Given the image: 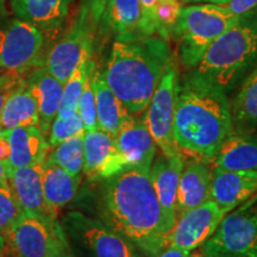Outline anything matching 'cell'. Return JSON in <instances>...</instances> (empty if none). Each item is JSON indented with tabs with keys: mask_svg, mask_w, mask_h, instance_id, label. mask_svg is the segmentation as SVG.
<instances>
[{
	"mask_svg": "<svg viewBox=\"0 0 257 257\" xmlns=\"http://www.w3.org/2000/svg\"><path fill=\"white\" fill-rule=\"evenodd\" d=\"M100 213L106 225L148 257L167 246L168 229L150 168L126 167L104 180Z\"/></svg>",
	"mask_w": 257,
	"mask_h": 257,
	"instance_id": "6da1fadb",
	"label": "cell"
},
{
	"mask_svg": "<svg viewBox=\"0 0 257 257\" xmlns=\"http://www.w3.org/2000/svg\"><path fill=\"white\" fill-rule=\"evenodd\" d=\"M173 131L184 155L212 163L221 144L233 133L227 95L192 72L179 81Z\"/></svg>",
	"mask_w": 257,
	"mask_h": 257,
	"instance_id": "7a4b0ae2",
	"label": "cell"
},
{
	"mask_svg": "<svg viewBox=\"0 0 257 257\" xmlns=\"http://www.w3.org/2000/svg\"><path fill=\"white\" fill-rule=\"evenodd\" d=\"M173 64L167 41L160 36L117 40L104 76L107 85L133 115L144 113L166 70Z\"/></svg>",
	"mask_w": 257,
	"mask_h": 257,
	"instance_id": "3957f363",
	"label": "cell"
},
{
	"mask_svg": "<svg viewBox=\"0 0 257 257\" xmlns=\"http://www.w3.org/2000/svg\"><path fill=\"white\" fill-rule=\"evenodd\" d=\"M257 66V10L239 17L205 51L194 72L223 91H233Z\"/></svg>",
	"mask_w": 257,
	"mask_h": 257,
	"instance_id": "277c9868",
	"label": "cell"
},
{
	"mask_svg": "<svg viewBox=\"0 0 257 257\" xmlns=\"http://www.w3.org/2000/svg\"><path fill=\"white\" fill-rule=\"evenodd\" d=\"M238 19L225 6L211 3L182 8L172 32L182 66L194 69L207 48Z\"/></svg>",
	"mask_w": 257,
	"mask_h": 257,
	"instance_id": "5b68a950",
	"label": "cell"
},
{
	"mask_svg": "<svg viewBox=\"0 0 257 257\" xmlns=\"http://www.w3.org/2000/svg\"><path fill=\"white\" fill-rule=\"evenodd\" d=\"M200 249L205 257H257V193L225 214Z\"/></svg>",
	"mask_w": 257,
	"mask_h": 257,
	"instance_id": "8992f818",
	"label": "cell"
},
{
	"mask_svg": "<svg viewBox=\"0 0 257 257\" xmlns=\"http://www.w3.org/2000/svg\"><path fill=\"white\" fill-rule=\"evenodd\" d=\"M100 19L93 3L83 6L68 31L50 48L41 66L64 83L82 60L92 57L95 21Z\"/></svg>",
	"mask_w": 257,
	"mask_h": 257,
	"instance_id": "52a82bcc",
	"label": "cell"
},
{
	"mask_svg": "<svg viewBox=\"0 0 257 257\" xmlns=\"http://www.w3.org/2000/svg\"><path fill=\"white\" fill-rule=\"evenodd\" d=\"M43 32L28 22L16 18L0 25V72L25 74L41 66Z\"/></svg>",
	"mask_w": 257,
	"mask_h": 257,
	"instance_id": "ba28073f",
	"label": "cell"
},
{
	"mask_svg": "<svg viewBox=\"0 0 257 257\" xmlns=\"http://www.w3.org/2000/svg\"><path fill=\"white\" fill-rule=\"evenodd\" d=\"M178 86V69L172 64L161 78L152 100L144 111L147 125L157 148L163 155L169 157L184 155L176 146L173 131Z\"/></svg>",
	"mask_w": 257,
	"mask_h": 257,
	"instance_id": "9c48e42d",
	"label": "cell"
},
{
	"mask_svg": "<svg viewBox=\"0 0 257 257\" xmlns=\"http://www.w3.org/2000/svg\"><path fill=\"white\" fill-rule=\"evenodd\" d=\"M224 216V212L212 200L179 214L167 234V246H175L189 252L200 248L214 233Z\"/></svg>",
	"mask_w": 257,
	"mask_h": 257,
	"instance_id": "30bf717a",
	"label": "cell"
},
{
	"mask_svg": "<svg viewBox=\"0 0 257 257\" xmlns=\"http://www.w3.org/2000/svg\"><path fill=\"white\" fill-rule=\"evenodd\" d=\"M63 224L94 257H136L133 245L104 221L73 212L64 218Z\"/></svg>",
	"mask_w": 257,
	"mask_h": 257,
	"instance_id": "8fae6325",
	"label": "cell"
},
{
	"mask_svg": "<svg viewBox=\"0 0 257 257\" xmlns=\"http://www.w3.org/2000/svg\"><path fill=\"white\" fill-rule=\"evenodd\" d=\"M61 225L51 226L37 218L25 216L4 236L8 256L47 257L57 240L64 238Z\"/></svg>",
	"mask_w": 257,
	"mask_h": 257,
	"instance_id": "7c38bea8",
	"label": "cell"
},
{
	"mask_svg": "<svg viewBox=\"0 0 257 257\" xmlns=\"http://www.w3.org/2000/svg\"><path fill=\"white\" fill-rule=\"evenodd\" d=\"M8 186L27 216L37 218L48 225L56 226L57 216L47 204L43 192V163L36 166L10 168Z\"/></svg>",
	"mask_w": 257,
	"mask_h": 257,
	"instance_id": "4fadbf2b",
	"label": "cell"
},
{
	"mask_svg": "<svg viewBox=\"0 0 257 257\" xmlns=\"http://www.w3.org/2000/svg\"><path fill=\"white\" fill-rule=\"evenodd\" d=\"M126 168L115 137L100 128L83 135V174L89 180H106Z\"/></svg>",
	"mask_w": 257,
	"mask_h": 257,
	"instance_id": "5bb4252c",
	"label": "cell"
},
{
	"mask_svg": "<svg viewBox=\"0 0 257 257\" xmlns=\"http://www.w3.org/2000/svg\"><path fill=\"white\" fill-rule=\"evenodd\" d=\"M114 137L125 166L150 168L156 156L157 146L148 127L144 113L125 115Z\"/></svg>",
	"mask_w": 257,
	"mask_h": 257,
	"instance_id": "9a60e30c",
	"label": "cell"
},
{
	"mask_svg": "<svg viewBox=\"0 0 257 257\" xmlns=\"http://www.w3.org/2000/svg\"><path fill=\"white\" fill-rule=\"evenodd\" d=\"M257 193V172L212 168L211 200L225 214L229 213Z\"/></svg>",
	"mask_w": 257,
	"mask_h": 257,
	"instance_id": "2e32d148",
	"label": "cell"
},
{
	"mask_svg": "<svg viewBox=\"0 0 257 257\" xmlns=\"http://www.w3.org/2000/svg\"><path fill=\"white\" fill-rule=\"evenodd\" d=\"M184 163V155L169 157L161 153L150 166V176L168 231L176 220V198Z\"/></svg>",
	"mask_w": 257,
	"mask_h": 257,
	"instance_id": "e0dca14e",
	"label": "cell"
},
{
	"mask_svg": "<svg viewBox=\"0 0 257 257\" xmlns=\"http://www.w3.org/2000/svg\"><path fill=\"white\" fill-rule=\"evenodd\" d=\"M212 168L211 162L200 159L191 157V160L185 161L176 198V218L211 200Z\"/></svg>",
	"mask_w": 257,
	"mask_h": 257,
	"instance_id": "ac0fdd59",
	"label": "cell"
},
{
	"mask_svg": "<svg viewBox=\"0 0 257 257\" xmlns=\"http://www.w3.org/2000/svg\"><path fill=\"white\" fill-rule=\"evenodd\" d=\"M25 83L36 100L38 108V127L48 135L50 125L59 112L63 94V83L38 66L25 78Z\"/></svg>",
	"mask_w": 257,
	"mask_h": 257,
	"instance_id": "d6986e66",
	"label": "cell"
},
{
	"mask_svg": "<svg viewBox=\"0 0 257 257\" xmlns=\"http://www.w3.org/2000/svg\"><path fill=\"white\" fill-rule=\"evenodd\" d=\"M3 131L10 144V168L42 165L46 161L50 146L40 127L19 126Z\"/></svg>",
	"mask_w": 257,
	"mask_h": 257,
	"instance_id": "ffe728a7",
	"label": "cell"
},
{
	"mask_svg": "<svg viewBox=\"0 0 257 257\" xmlns=\"http://www.w3.org/2000/svg\"><path fill=\"white\" fill-rule=\"evenodd\" d=\"M74 0H10L16 18L28 22L42 32L53 31L66 19Z\"/></svg>",
	"mask_w": 257,
	"mask_h": 257,
	"instance_id": "44dd1931",
	"label": "cell"
},
{
	"mask_svg": "<svg viewBox=\"0 0 257 257\" xmlns=\"http://www.w3.org/2000/svg\"><path fill=\"white\" fill-rule=\"evenodd\" d=\"M212 165L229 170L257 172V133H232L221 144Z\"/></svg>",
	"mask_w": 257,
	"mask_h": 257,
	"instance_id": "7402d4cb",
	"label": "cell"
},
{
	"mask_svg": "<svg viewBox=\"0 0 257 257\" xmlns=\"http://www.w3.org/2000/svg\"><path fill=\"white\" fill-rule=\"evenodd\" d=\"M100 18L114 31L117 40L130 41L146 37L142 31L140 0H105Z\"/></svg>",
	"mask_w": 257,
	"mask_h": 257,
	"instance_id": "603a6c76",
	"label": "cell"
},
{
	"mask_svg": "<svg viewBox=\"0 0 257 257\" xmlns=\"http://www.w3.org/2000/svg\"><path fill=\"white\" fill-rule=\"evenodd\" d=\"M92 82L95 95L98 128L115 136L125 115L130 113L124 107L119 98L107 85L104 73L96 72L94 69L92 75Z\"/></svg>",
	"mask_w": 257,
	"mask_h": 257,
	"instance_id": "cb8c5ba5",
	"label": "cell"
},
{
	"mask_svg": "<svg viewBox=\"0 0 257 257\" xmlns=\"http://www.w3.org/2000/svg\"><path fill=\"white\" fill-rule=\"evenodd\" d=\"M43 192L47 204L54 213L69 204L78 193L80 178L74 176L55 163L43 162Z\"/></svg>",
	"mask_w": 257,
	"mask_h": 257,
	"instance_id": "d4e9b609",
	"label": "cell"
},
{
	"mask_svg": "<svg viewBox=\"0 0 257 257\" xmlns=\"http://www.w3.org/2000/svg\"><path fill=\"white\" fill-rule=\"evenodd\" d=\"M0 126L3 130L19 126H38L37 104L25 83V79L6 99L0 111Z\"/></svg>",
	"mask_w": 257,
	"mask_h": 257,
	"instance_id": "484cf974",
	"label": "cell"
},
{
	"mask_svg": "<svg viewBox=\"0 0 257 257\" xmlns=\"http://www.w3.org/2000/svg\"><path fill=\"white\" fill-rule=\"evenodd\" d=\"M233 133L257 130V66L244 80L239 92L231 102Z\"/></svg>",
	"mask_w": 257,
	"mask_h": 257,
	"instance_id": "4316f807",
	"label": "cell"
},
{
	"mask_svg": "<svg viewBox=\"0 0 257 257\" xmlns=\"http://www.w3.org/2000/svg\"><path fill=\"white\" fill-rule=\"evenodd\" d=\"M83 134L76 135L69 140L54 147L48 154L46 161L62 167L74 176L81 178L83 169Z\"/></svg>",
	"mask_w": 257,
	"mask_h": 257,
	"instance_id": "83f0119b",
	"label": "cell"
},
{
	"mask_svg": "<svg viewBox=\"0 0 257 257\" xmlns=\"http://www.w3.org/2000/svg\"><path fill=\"white\" fill-rule=\"evenodd\" d=\"M93 66H94V62L92 61V57L82 60L81 63L76 67V69L69 76V79L63 83L62 100H61L57 115L66 117V115H70L78 112L80 96H81L86 80H87Z\"/></svg>",
	"mask_w": 257,
	"mask_h": 257,
	"instance_id": "f1b7e54d",
	"label": "cell"
},
{
	"mask_svg": "<svg viewBox=\"0 0 257 257\" xmlns=\"http://www.w3.org/2000/svg\"><path fill=\"white\" fill-rule=\"evenodd\" d=\"M85 131V124H83L79 112L66 115V117L56 115L50 125L49 131H48V137H49L48 143L54 148L76 135L83 134Z\"/></svg>",
	"mask_w": 257,
	"mask_h": 257,
	"instance_id": "f546056e",
	"label": "cell"
},
{
	"mask_svg": "<svg viewBox=\"0 0 257 257\" xmlns=\"http://www.w3.org/2000/svg\"><path fill=\"white\" fill-rule=\"evenodd\" d=\"M182 10V0H159L155 9V34L168 40L172 37L173 29L178 22L180 12Z\"/></svg>",
	"mask_w": 257,
	"mask_h": 257,
	"instance_id": "4dcf8cb0",
	"label": "cell"
},
{
	"mask_svg": "<svg viewBox=\"0 0 257 257\" xmlns=\"http://www.w3.org/2000/svg\"><path fill=\"white\" fill-rule=\"evenodd\" d=\"M25 216L8 185L0 187V234L3 237Z\"/></svg>",
	"mask_w": 257,
	"mask_h": 257,
	"instance_id": "1f68e13d",
	"label": "cell"
},
{
	"mask_svg": "<svg viewBox=\"0 0 257 257\" xmlns=\"http://www.w3.org/2000/svg\"><path fill=\"white\" fill-rule=\"evenodd\" d=\"M95 69V64L92 67L91 72L87 80H86L85 87L80 96L79 105H78V112L81 117V119L85 124L86 131L95 130L98 128V121H96V107H95V95L94 89H93V82H92V75Z\"/></svg>",
	"mask_w": 257,
	"mask_h": 257,
	"instance_id": "d6a6232c",
	"label": "cell"
},
{
	"mask_svg": "<svg viewBox=\"0 0 257 257\" xmlns=\"http://www.w3.org/2000/svg\"><path fill=\"white\" fill-rule=\"evenodd\" d=\"M24 74L12 72H0V111L4 106L6 99L15 88H17L23 81Z\"/></svg>",
	"mask_w": 257,
	"mask_h": 257,
	"instance_id": "836d02e7",
	"label": "cell"
},
{
	"mask_svg": "<svg viewBox=\"0 0 257 257\" xmlns=\"http://www.w3.org/2000/svg\"><path fill=\"white\" fill-rule=\"evenodd\" d=\"M159 0H140L141 12H142V31L144 36L155 35V9Z\"/></svg>",
	"mask_w": 257,
	"mask_h": 257,
	"instance_id": "e575fe53",
	"label": "cell"
},
{
	"mask_svg": "<svg viewBox=\"0 0 257 257\" xmlns=\"http://www.w3.org/2000/svg\"><path fill=\"white\" fill-rule=\"evenodd\" d=\"M231 14L237 17H242L257 10V0H230L229 3L224 4Z\"/></svg>",
	"mask_w": 257,
	"mask_h": 257,
	"instance_id": "d590c367",
	"label": "cell"
},
{
	"mask_svg": "<svg viewBox=\"0 0 257 257\" xmlns=\"http://www.w3.org/2000/svg\"><path fill=\"white\" fill-rule=\"evenodd\" d=\"M47 257H75V255L70 251L68 243H67L66 237H64V238L59 239L54 244Z\"/></svg>",
	"mask_w": 257,
	"mask_h": 257,
	"instance_id": "8d00e7d4",
	"label": "cell"
},
{
	"mask_svg": "<svg viewBox=\"0 0 257 257\" xmlns=\"http://www.w3.org/2000/svg\"><path fill=\"white\" fill-rule=\"evenodd\" d=\"M191 252L186 250L175 248V246H166L162 251L157 253L155 257H188Z\"/></svg>",
	"mask_w": 257,
	"mask_h": 257,
	"instance_id": "74e56055",
	"label": "cell"
},
{
	"mask_svg": "<svg viewBox=\"0 0 257 257\" xmlns=\"http://www.w3.org/2000/svg\"><path fill=\"white\" fill-rule=\"evenodd\" d=\"M9 157H10L9 140L4 131H2V133H0V162L6 163V165H8Z\"/></svg>",
	"mask_w": 257,
	"mask_h": 257,
	"instance_id": "f35d334b",
	"label": "cell"
},
{
	"mask_svg": "<svg viewBox=\"0 0 257 257\" xmlns=\"http://www.w3.org/2000/svg\"><path fill=\"white\" fill-rule=\"evenodd\" d=\"M6 173H8V165H6V163L0 162V187L4 185H8Z\"/></svg>",
	"mask_w": 257,
	"mask_h": 257,
	"instance_id": "ab89813d",
	"label": "cell"
},
{
	"mask_svg": "<svg viewBox=\"0 0 257 257\" xmlns=\"http://www.w3.org/2000/svg\"><path fill=\"white\" fill-rule=\"evenodd\" d=\"M182 2H194V3H211V4H217V5H224L226 3H229L230 0H182Z\"/></svg>",
	"mask_w": 257,
	"mask_h": 257,
	"instance_id": "60d3db41",
	"label": "cell"
},
{
	"mask_svg": "<svg viewBox=\"0 0 257 257\" xmlns=\"http://www.w3.org/2000/svg\"><path fill=\"white\" fill-rule=\"evenodd\" d=\"M0 257H8V249L3 234H0Z\"/></svg>",
	"mask_w": 257,
	"mask_h": 257,
	"instance_id": "b9f144b4",
	"label": "cell"
},
{
	"mask_svg": "<svg viewBox=\"0 0 257 257\" xmlns=\"http://www.w3.org/2000/svg\"><path fill=\"white\" fill-rule=\"evenodd\" d=\"M188 257H205V256L201 255V253H191Z\"/></svg>",
	"mask_w": 257,
	"mask_h": 257,
	"instance_id": "7bdbcfd3",
	"label": "cell"
},
{
	"mask_svg": "<svg viewBox=\"0 0 257 257\" xmlns=\"http://www.w3.org/2000/svg\"><path fill=\"white\" fill-rule=\"evenodd\" d=\"M2 131H3V128H2V126H0V133H2Z\"/></svg>",
	"mask_w": 257,
	"mask_h": 257,
	"instance_id": "ee69618b",
	"label": "cell"
}]
</instances>
